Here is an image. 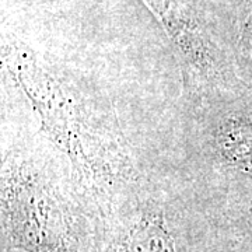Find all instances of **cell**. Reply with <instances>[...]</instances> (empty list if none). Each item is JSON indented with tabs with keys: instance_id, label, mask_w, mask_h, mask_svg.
<instances>
[{
	"instance_id": "cell-4",
	"label": "cell",
	"mask_w": 252,
	"mask_h": 252,
	"mask_svg": "<svg viewBox=\"0 0 252 252\" xmlns=\"http://www.w3.org/2000/svg\"><path fill=\"white\" fill-rule=\"evenodd\" d=\"M143 1L171 38L192 79L206 89L217 87L220 84V62L198 23L177 0Z\"/></svg>"
},
{
	"instance_id": "cell-3",
	"label": "cell",
	"mask_w": 252,
	"mask_h": 252,
	"mask_svg": "<svg viewBox=\"0 0 252 252\" xmlns=\"http://www.w3.org/2000/svg\"><path fill=\"white\" fill-rule=\"evenodd\" d=\"M95 252H178L160 207H119L97 223Z\"/></svg>"
},
{
	"instance_id": "cell-1",
	"label": "cell",
	"mask_w": 252,
	"mask_h": 252,
	"mask_svg": "<svg viewBox=\"0 0 252 252\" xmlns=\"http://www.w3.org/2000/svg\"><path fill=\"white\" fill-rule=\"evenodd\" d=\"M1 59L39 119L41 132L69 158L81 193L97 209L95 219L112 215L122 189L133 180V164L117 122L24 44L3 42Z\"/></svg>"
},
{
	"instance_id": "cell-5",
	"label": "cell",
	"mask_w": 252,
	"mask_h": 252,
	"mask_svg": "<svg viewBox=\"0 0 252 252\" xmlns=\"http://www.w3.org/2000/svg\"><path fill=\"white\" fill-rule=\"evenodd\" d=\"M219 158L228 167L252 174V122L241 118H225L215 130Z\"/></svg>"
},
{
	"instance_id": "cell-2",
	"label": "cell",
	"mask_w": 252,
	"mask_h": 252,
	"mask_svg": "<svg viewBox=\"0 0 252 252\" xmlns=\"http://www.w3.org/2000/svg\"><path fill=\"white\" fill-rule=\"evenodd\" d=\"M97 227L31 161L10 156L1 168L3 251L95 252Z\"/></svg>"
}]
</instances>
